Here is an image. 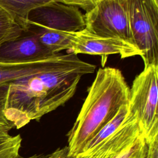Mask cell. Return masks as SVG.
<instances>
[{
  "instance_id": "obj_1",
  "label": "cell",
  "mask_w": 158,
  "mask_h": 158,
  "mask_svg": "<svg viewBox=\"0 0 158 158\" xmlns=\"http://www.w3.org/2000/svg\"><path fill=\"white\" fill-rule=\"evenodd\" d=\"M77 71L43 73L0 84V107L17 129L64 105L75 94L82 76Z\"/></svg>"
},
{
  "instance_id": "obj_2",
  "label": "cell",
  "mask_w": 158,
  "mask_h": 158,
  "mask_svg": "<svg viewBox=\"0 0 158 158\" xmlns=\"http://www.w3.org/2000/svg\"><path fill=\"white\" fill-rule=\"evenodd\" d=\"M130 87L121 71L100 68L71 130L68 133V156L80 155L86 144L129 102Z\"/></svg>"
},
{
  "instance_id": "obj_3",
  "label": "cell",
  "mask_w": 158,
  "mask_h": 158,
  "mask_svg": "<svg viewBox=\"0 0 158 158\" xmlns=\"http://www.w3.org/2000/svg\"><path fill=\"white\" fill-rule=\"evenodd\" d=\"M158 66L148 65L130 88L129 110L136 117L141 135L147 143L158 137Z\"/></svg>"
},
{
  "instance_id": "obj_4",
  "label": "cell",
  "mask_w": 158,
  "mask_h": 158,
  "mask_svg": "<svg viewBox=\"0 0 158 158\" xmlns=\"http://www.w3.org/2000/svg\"><path fill=\"white\" fill-rule=\"evenodd\" d=\"M131 43L144 67L158 66V0H126Z\"/></svg>"
},
{
  "instance_id": "obj_5",
  "label": "cell",
  "mask_w": 158,
  "mask_h": 158,
  "mask_svg": "<svg viewBox=\"0 0 158 158\" xmlns=\"http://www.w3.org/2000/svg\"><path fill=\"white\" fill-rule=\"evenodd\" d=\"M84 19L89 33L132 44L126 0H99L86 12Z\"/></svg>"
},
{
  "instance_id": "obj_6",
  "label": "cell",
  "mask_w": 158,
  "mask_h": 158,
  "mask_svg": "<svg viewBox=\"0 0 158 158\" xmlns=\"http://www.w3.org/2000/svg\"><path fill=\"white\" fill-rule=\"evenodd\" d=\"M96 66L81 60L77 54L57 53L48 59L32 62L8 64L0 63V84L30 75L58 71H77L92 73Z\"/></svg>"
},
{
  "instance_id": "obj_7",
  "label": "cell",
  "mask_w": 158,
  "mask_h": 158,
  "mask_svg": "<svg viewBox=\"0 0 158 158\" xmlns=\"http://www.w3.org/2000/svg\"><path fill=\"white\" fill-rule=\"evenodd\" d=\"M28 22L67 32H77L85 28L84 15L78 7L56 1L44 4L31 11Z\"/></svg>"
},
{
  "instance_id": "obj_8",
  "label": "cell",
  "mask_w": 158,
  "mask_h": 158,
  "mask_svg": "<svg viewBox=\"0 0 158 158\" xmlns=\"http://www.w3.org/2000/svg\"><path fill=\"white\" fill-rule=\"evenodd\" d=\"M71 44L69 52L77 55H99L102 58V65L105 64L107 56L110 54H119L121 58L141 56V52L130 43L120 39L97 36L89 33L85 29L72 32Z\"/></svg>"
},
{
  "instance_id": "obj_9",
  "label": "cell",
  "mask_w": 158,
  "mask_h": 158,
  "mask_svg": "<svg viewBox=\"0 0 158 158\" xmlns=\"http://www.w3.org/2000/svg\"><path fill=\"white\" fill-rule=\"evenodd\" d=\"M55 54L44 48L35 35L28 30L19 37L0 46V63L2 64L32 62L48 59Z\"/></svg>"
},
{
  "instance_id": "obj_10",
  "label": "cell",
  "mask_w": 158,
  "mask_h": 158,
  "mask_svg": "<svg viewBox=\"0 0 158 158\" xmlns=\"http://www.w3.org/2000/svg\"><path fill=\"white\" fill-rule=\"evenodd\" d=\"M130 113L128 120L92 152L83 156H68L66 154L63 158H116L121 155L141 135L136 117Z\"/></svg>"
},
{
  "instance_id": "obj_11",
  "label": "cell",
  "mask_w": 158,
  "mask_h": 158,
  "mask_svg": "<svg viewBox=\"0 0 158 158\" xmlns=\"http://www.w3.org/2000/svg\"><path fill=\"white\" fill-rule=\"evenodd\" d=\"M27 30L33 33L41 45L54 54L71 48L72 32L47 28L31 23H28Z\"/></svg>"
},
{
  "instance_id": "obj_12",
  "label": "cell",
  "mask_w": 158,
  "mask_h": 158,
  "mask_svg": "<svg viewBox=\"0 0 158 158\" xmlns=\"http://www.w3.org/2000/svg\"><path fill=\"white\" fill-rule=\"evenodd\" d=\"M130 114L128 104L122 106L117 114L86 144L78 156H86L92 152L102 142L116 132L128 120Z\"/></svg>"
},
{
  "instance_id": "obj_13",
  "label": "cell",
  "mask_w": 158,
  "mask_h": 158,
  "mask_svg": "<svg viewBox=\"0 0 158 158\" xmlns=\"http://www.w3.org/2000/svg\"><path fill=\"white\" fill-rule=\"evenodd\" d=\"M54 0H0V7L6 11L26 31L28 17L35 9Z\"/></svg>"
},
{
  "instance_id": "obj_14",
  "label": "cell",
  "mask_w": 158,
  "mask_h": 158,
  "mask_svg": "<svg viewBox=\"0 0 158 158\" xmlns=\"http://www.w3.org/2000/svg\"><path fill=\"white\" fill-rule=\"evenodd\" d=\"M25 30L0 7V46L21 36Z\"/></svg>"
},
{
  "instance_id": "obj_15",
  "label": "cell",
  "mask_w": 158,
  "mask_h": 158,
  "mask_svg": "<svg viewBox=\"0 0 158 158\" xmlns=\"http://www.w3.org/2000/svg\"><path fill=\"white\" fill-rule=\"evenodd\" d=\"M22 138L20 135L12 136L0 143V158H15L19 155Z\"/></svg>"
},
{
  "instance_id": "obj_16",
  "label": "cell",
  "mask_w": 158,
  "mask_h": 158,
  "mask_svg": "<svg viewBox=\"0 0 158 158\" xmlns=\"http://www.w3.org/2000/svg\"><path fill=\"white\" fill-rule=\"evenodd\" d=\"M148 149V143L141 135L126 151L116 158H144Z\"/></svg>"
},
{
  "instance_id": "obj_17",
  "label": "cell",
  "mask_w": 158,
  "mask_h": 158,
  "mask_svg": "<svg viewBox=\"0 0 158 158\" xmlns=\"http://www.w3.org/2000/svg\"><path fill=\"white\" fill-rule=\"evenodd\" d=\"M99 0H54L65 4L83 9L86 12L91 9Z\"/></svg>"
},
{
  "instance_id": "obj_18",
  "label": "cell",
  "mask_w": 158,
  "mask_h": 158,
  "mask_svg": "<svg viewBox=\"0 0 158 158\" xmlns=\"http://www.w3.org/2000/svg\"><path fill=\"white\" fill-rule=\"evenodd\" d=\"M68 152L67 147L65 146L63 148H58L55 150L54 152L44 154H35L29 157H23L20 154L16 157L15 158H63Z\"/></svg>"
},
{
  "instance_id": "obj_19",
  "label": "cell",
  "mask_w": 158,
  "mask_h": 158,
  "mask_svg": "<svg viewBox=\"0 0 158 158\" xmlns=\"http://www.w3.org/2000/svg\"><path fill=\"white\" fill-rule=\"evenodd\" d=\"M12 128L10 126L0 123V143L6 141L12 136L9 134V131Z\"/></svg>"
}]
</instances>
